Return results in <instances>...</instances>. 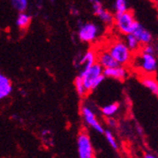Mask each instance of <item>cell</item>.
Segmentation results:
<instances>
[{
    "label": "cell",
    "mask_w": 158,
    "mask_h": 158,
    "mask_svg": "<svg viewBox=\"0 0 158 158\" xmlns=\"http://www.w3.org/2000/svg\"><path fill=\"white\" fill-rule=\"evenodd\" d=\"M70 11H71V13H72L74 16H79L80 15V11H79V10L75 6H72V7L70 8Z\"/></svg>",
    "instance_id": "obj_23"
},
{
    "label": "cell",
    "mask_w": 158,
    "mask_h": 158,
    "mask_svg": "<svg viewBox=\"0 0 158 158\" xmlns=\"http://www.w3.org/2000/svg\"><path fill=\"white\" fill-rule=\"evenodd\" d=\"M11 6L14 10H16L18 12L26 11L28 6L27 0H10Z\"/></svg>",
    "instance_id": "obj_19"
},
{
    "label": "cell",
    "mask_w": 158,
    "mask_h": 158,
    "mask_svg": "<svg viewBox=\"0 0 158 158\" xmlns=\"http://www.w3.org/2000/svg\"><path fill=\"white\" fill-rule=\"evenodd\" d=\"M97 16L98 17V19L100 21L104 24H106V25H112L114 23V16L109 10H107L105 9H102V10H100L97 14Z\"/></svg>",
    "instance_id": "obj_18"
},
{
    "label": "cell",
    "mask_w": 158,
    "mask_h": 158,
    "mask_svg": "<svg viewBox=\"0 0 158 158\" xmlns=\"http://www.w3.org/2000/svg\"><path fill=\"white\" fill-rule=\"evenodd\" d=\"M31 16L30 14H27L26 11L19 12L18 16L16 18V26L19 30L25 31L31 26Z\"/></svg>",
    "instance_id": "obj_14"
},
{
    "label": "cell",
    "mask_w": 158,
    "mask_h": 158,
    "mask_svg": "<svg viewBox=\"0 0 158 158\" xmlns=\"http://www.w3.org/2000/svg\"><path fill=\"white\" fill-rule=\"evenodd\" d=\"M144 157H145V158H155L156 155L151 154V153H147V154H144Z\"/></svg>",
    "instance_id": "obj_25"
},
{
    "label": "cell",
    "mask_w": 158,
    "mask_h": 158,
    "mask_svg": "<svg viewBox=\"0 0 158 158\" xmlns=\"http://www.w3.org/2000/svg\"><path fill=\"white\" fill-rule=\"evenodd\" d=\"M81 113L83 118V120L85 121L86 124L90 126L92 129H94L96 132H98L99 134H104L103 127L99 123V121L96 118V114L89 106L82 105L81 108Z\"/></svg>",
    "instance_id": "obj_7"
},
{
    "label": "cell",
    "mask_w": 158,
    "mask_h": 158,
    "mask_svg": "<svg viewBox=\"0 0 158 158\" xmlns=\"http://www.w3.org/2000/svg\"><path fill=\"white\" fill-rule=\"evenodd\" d=\"M98 63L102 64L103 68H109L119 65V64L116 61V59L111 55V53L108 50H102L98 53Z\"/></svg>",
    "instance_id": "obj_10"
},
{
    "label": "cell",
    "mask_w": 158,
    "mask_h": 158,
    "mask_svg": "<svg viewBox=\"0 0 158 158\" xmlns=\"http://www.w3.org/2000/svg\"><path fill=\"white\" fill-rule=\"evenodd\" d=\"M118 110H119V103L114 102L103 106L100 111H102V116H104L105 118H112L114 114H116L118 113Z\"/></svg>",
    "instance_id": "obj_16"
},
{
    "label": "cell",
    "mask_w": 158,
    "mask_h": 158,
    "mask_svg": "<svg viewBox=\"0 0 158 158\" xmlns=\"http://www.w3.org/2000/svg\"><path fill=\"white\" fill-rule=\"evenodd\" d=\"M133 34L138 39L140 42V44L142 46L151 44L152 41V35L149 31H147L144 27H142V25H138V27L135 28V31L133 32Z\"/></svg>",
    "instance_id": "obj_12"
},
{
    "label": "cell",
    "mask_w": 158,
    "mask_h": 158,
    "mask_svg": "<svg viewBox=\"0 0 158 158\" xmlns=\"http://www.w3.org/2000/svg\"><path fill=\"white\" fill-rule=\"evenodd\" d=\"M89 2L91 4V7H92V10H93V13L95 14V15H97V14L102 10L103 8L102 6V3L99 1V0H89Z\"/></svg>",
    "instance_id": "obj_22"
},
{
    "label": "cell",
    "mask_w": 158,
    "mask_h": 158,
    "mask_svg": "<svg viewBox=\"0 0 158 158\" xmlns=\"http://www.w3.org/2000/svg\"><path fill=\"white\" fill-rule=\"evenodd\" d=\"M132 63L134 66H135V68L142 73V75H154L158 66L154 54L146 53L142 50L135 53Z\"/></svg>",
    "instance_id": "obj_1"
},
{
    "label": "cell",
    "mask_w": 158,
    "mask_h": 158,
    "mask_svg": "<svg viewBox=\"0 0 158 158\" xmlns=\"http://www.w3.org/2000/svg\"><path fill=\"white\" fill-rule=\"evenodd\" d=\"M103 67L99 63L96 62L94 64H92L90 67L85 68L80 72V76L82 78V81L84 82V85L88 93L92 92V86L95 81L99 77L103 75Z\"/></svg>",
    "instance_id": "obj_4"
},
{
    "label": "cell",
    "mask_w": 158,
    "mask_h": 158,
    "mask_svg": "<svg viewBox=\"0 0 158 158\" xmlns=\"http://www.w3.org/2000/svg\"><path fill=\"white\" fill-rule=\"evenodd\" d=\"M74 85H75V89H76V92L79 95V97L84 98L86 95L88 94V91H87V89H86V87H85L84 82L82 81V78L80 75L75 78Z\"/></svg>",
    "instance_id": "obj_17"
},
{
    "label": "cell",
    "mask_w": 158,
    "mask_h": 158,
    "mask_svg": "<svg viewBox=\"0 0 158 158\" xmlns=\"http://www.w3.org/2000/svg\"><path fill=\"white\" fill-rule=\"evenodd\" d=\"M108 122H109V125H110V126H112V127H114V126L117 125L116 120H114L112 118H108Z\"/></svg>",
    "instance_id": "obj_24"
},
{
    "label": "cell",
    "mask_w": 158,
    "mask_h": 158,
    "mask_svg": "<svg viewBox=\"0 0 158 158\" xmlns=\"http://www.w3.org/2000/svg\"><path fill=\"white\" fill-rule=\"evenodd\" d=\"M120 65H127L133 61V51L128 48L123 41H114L107 49Z\"/></svg>",
    "instance_id": "obj_2"
},
{
    "label": "cell",
    "mask_w": 158,
    "mask_h": 158,
    "mask_svg": "<svg viewBox=\"0 0 158 158\" xmlns=\"http://www.w3.org/2000/svg\"><path fill=\"white\" fill-rule=\"evenodd\" d=\"M96 62H98V54L94 50L89 49L82 55V57L78 62V64H75V66L81 67V71H82L85 68L90 67Z\"/></svg>",
    "instance_id": "obj_9"
},
{
    "label": "cell",
    "mask_w": 158,
    "mask_h": 158,
    "mask_svg": "<svg viewBox=\"0 0 158 158\" xmlns=\"http://www.w3.org/2000/svg\"><path fill=\"white\" fill-rule=\"evenodd\" d=\"M114 10L116 13L127 11L128 6L126 0H114Z\"/></svg>",
    "instance_id": "obj_21"
},
{
    "label": "cell",
    "mask_w": 158,
    "mask_h": 158,
    "mask_svg": "<svg viewBox=\"0 0 158 158\" xmlns=\"http://www.w3.org/2000/svg\"><path fill=\"white\" fill-rule=\"evenodd\" d=\"M114 25L117 30L123 35L133 33L138 27L139 23L135 19L132 11L127 10L124 12H118L114 15Z\"/></svg>",
    "instance_id": "obj_3"
},
{
    "label": "cell",
    "mask_w": 158,
    "mask_h": 158,
    "mask_svg": "<svg viewBox=\"0 0 158 158\" xmlns=\"http://www.w3.org/2000/svg\"><path fill=\"white\" fill-rule=\"evenodd\" d=\"M103 74L106 78L114 79L117 81H124L128 77V71L124 65H118L114 67L104 68Z\"/></svg>",
    "instance_id": "obj_8"
},
{
    "label": "cell",
    "mask_w": 158,
    "mask_h": 158,
    "mask_svg": "<svg viewBox=\"0 0 158 158\" xmlns=\"http://www.w3.org/2000/svg\"><path fill=\"white\" fill-rule=\"evenodd\" d=\"M77 148L80 158H93L95 151L91 139L85 130H81L77 137Z\"/></svg>",
    "instance_id": "obj_5"
},
{
    "label": "cell",
    "mask_w": 158,
    "mask_h": 158,
    "mask_svg": "<svg viewBox=\"0 0 158 158\" xmlns=\"http://www.w3.org/2000/svg\"><path fill=\"white\" fill-rule=\"evenodd\" d=\"M49 2H51V3H54V2H55V0H49Z\"/></svg>",
    "instance_id": "obj_26"
},
{
    "label": "cell",
    "mask_w": 158,
    "mask_h": 158,
    "mask_svg": "<svg viewBox=\"0 0 158 158\" xmlns=\"http://www.w3.org/2000/svg\"><path fill=\"white\" fill-rule=\"evenodd\" d=\"M125 43H126V45L128 46V48H130L134 53H136V52L140 51V49H141L140 47L142 45L140 44V42L138 41V39L133 33L125 35Z\"/></svg>",
    "instance_id": "obj_15"
},
{
    "label": "cell",
    "mask_w": 158,
    "mask_h": 158,
    "mask_svg": "<svg viewBox=\"0 0 158 158\" xmlns=\"http://www.w3.org/2000/svg\"><path fill=\"white\" fill-rule=\"evenodd\" d=\"M103 135H104V137L106 138L107 142L109 143V145L112 147V149L114 150V151H118V142H117L116 138H114L113 133L111 131H109V130H106V131H104Z\"/></svg>",
    "instance_id": "obj_20"
},
{
    "label": "cell",
    "mask_w": 158,
    "mask_h": 158,
    "mask_svg": "<svg viewBox=\"0 0 158 158\" xmlns=\"http://www.w3.org/2000/svg\"><path fill=\"white\" fill-rule=\"evenodd\" d=\"M12 92V84L10 79L6 76L1 74L0 75V98L3 99L9 97Z\"/></svg>",
    "instance_id": "obj_13"
},
{
    "label": "cell",
    "mask_w": 158,
    "mask_h": 158,
    "mask_svg": "<svg viewBox=\"0 0 158 158\" xmlns=\"http://www.w3.org/2000/svg\"><path fill=\"white\" fill-rule=\"evenodd\" d=\"M99 33V27L92 22H81L79 21L78 28V38L83 43L94 42Z\"/></svg>",
    "instance_id": "obj_6"
},
{
    "label": "cell",
    "mask_w": 158,
    "mask_h": 158,
    "mask_svg": "<svg viewBox=\"0 0 158 158\" xmlns=\"http://www.w3.org/2000/svg\"><path fill=\"white\" fill-rule=\"evenodd\" d=\"M142 85L151 91L154 96L158 97V81L153 77V75H142L139 78Z\"/></svg>",
    "instance_id": "obj_11"
}]
</instances>
